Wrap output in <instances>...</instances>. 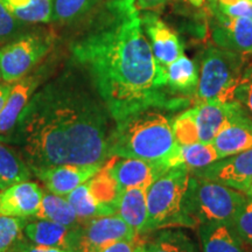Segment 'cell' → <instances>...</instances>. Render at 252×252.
I'll return each instance as SVG.
<instances>
[{"instance_id": "1", "label": "cell", "mask_w": 252, "mask_h": 252, "mask_svg": "<svg viewBox=\"0 0 252 252\" xmlns=\"http://www.w3.org/2000/svg\"><path fill=\"white\" fill-rule=\"evenodd\" d=\"M98 26L71 52L89 71L116 123L150 108L178 109L187 98L167 97L166 69L154 59L134 0H111Z\"/></svg>"}, {"instance_id": "2", "label": "cell", "mask_w": 252, "mask_h": 252, "mask_svg": "<svg viewBox=\"0 0 252 252\" xmlns=\"http://www.w3.org/2000/svg\"><path fill=\"white\" fill-rule=\"evenodd\" d=\"M14 130L31 171L65 163L96 165L110 158L105 115L74 94L42 93L32 98Z\"/></svg>"}, {"instance_id": "3", "label": "cell", "mask_w": 252, "mask_h": 252, "mask_svg": "<svg viewBox=\"0 0 252 252\" xmlns=\"http://www.w3.org/2000/svg\"><path fill=\"white\" fill-rule=\"evenodd\" d=\"M172 121L162 109L150 108L117 122L110 133V157L140 159L166 169L180 167V145L174 139Z\"/></svg>"}, {"instance_id": "4", "label": "cell", "mask_w": 252, "mask_h": 252, "mask_svg": "<svg viewBox=\"0 0 252 252\" xmlns=\"http://www.w3.org/2000/svg\"><path fill=\"white\" fill-rule=\"evenodd\" d=\"M247 197L236 189L190 174L182 204L188 228L207 222L231 223Z\"/></svg>"}, {"instance_id": "5", "label": "cell", "mask_w": 252, "mask_h": 252, "mask_svg": "<svg viewBox=\"0 0 252 252\" xmlns=\"http://www.w3.org/2000/svg\"><path fill=\"white\" fill-rule=\"evenodd\" d=\"M244 62L245 55L220 47L204 50L194 104L235 100V90L244 71Z\"/></svg>"}, {"instance_id": "6", "label": "cell", "mask_w": 252, "mask_h": 252, "mask_svg": "<svg viewBox=\"0 0 252 252\" xmlns=\"http://www.w3.org/2000/svg\"><path fill=\"white\" fill-rule=\"evenodd\" d=\"M190 172L185 167H174L162 173L147 188L146 232L167 226H188L185 219V193Z\"/></svg>"}, {"instance_id": "7", "label": "cell", "mask_w": 252, "mask_h": 252, "mask_svg": "<svg viewBox=\"0 0 252 252\" xmlns=\"http://www.w3.org/2000/svg\"><path fill=\"white\" fill-rule=\"evenodd\" d=\"M52 46L53 36L46 33H31L7 43L0 49V78L13 84L27 76Z\"/></svg>"}, {"instance_id": "8", "label": "cell", "mask_w": 252, "mask_h": 252, "mask_svg": "<svg viewBox=\"0 0 252 252\" xmlns=\"http://www.w3.org/2000/svg\"><path fill=\"white\" fill-rule=\"evenodd\" d=\"M138 236L118 214L94 217L75 229L74 252H96L113 242L132 241Z\"/></svg>"}, {"instance_id": "9", "label": "cell", "mask_w": 252, "mask_h": 252, "mask_svg": "<svg viewBox=\"0 0 252 252\" xmlns=\"http://www.w3.org/2000/svg\"><path fill=\"white\" fill-rule=\"evenodd\" d=\"M190 174L201 176L245 193L252 184V149L217 160Z\"/></svg>"}, {"instance_id": "10", "label": "cell", "mask_w": 252, "mask_h": 252, "mask_svg": "<svg viewBox=\"0 0 252 252\" xmlns=\"http://www.w3.org/2000/svg\"><path fill=\"white\" fill-rule=\"evenodd\" d=\"M104 166L109 169L121 191L135 187L149 188L157 178L168 171L156 163L118 156H111L106 159Z\"/></svg>"}, {"instance_id": "11", "label": "cell", "mask_w": 252, "mask_h": 252, "mask_svg": "<svg viewBox=\"0 0 252 252\" xmlns=\"http://www.w3.org/2000/svg\"><path fill=\"white\" fill-rule=\"evenodd\" d=\"M140 18L154 59L160 67L166 69L167 65L184 55V45L180 37L157 14L146 12Z\"/></svg>"}, {"instance_id": "12", "label": "cell", "mask_w": 252, "mask_h": 252, "mask_svg": "<svg viewBox=\"0 0 252 252\" xmlns=\"http://www.w3.org/2000/svg\"><path fill=\"white\" fill-rule=\"evenodd\" d=\"M198 127L200 141L213 143L223 128L244 111L238 102H203L191 108Z\"/></svg>"}, {"instance_id": "13", "label": "cell", "mask_w": 252, "mask_h": 252, "mask_svg": "<svg viewBox=\"0 0 252 252\" xmlns=\"http://www.w3.org/2000/svg\"><path fill=\"white\" fill-rule=\"evenodd\" d=\"M103 163L96 165H65L50 166L46 168L35 169L34 174L45 184L50 193L67 196L78 186L83 185L102 168Z\"/></svg>"}, {"instance_id": "14", "label": "cell", "mask_w": 252, "mask_h": 252, "mask_svg": "<svg viewBox=\"0 0 252 252\" xmlns=\"http://www.w3.org/2000/svg\"><path fill=\"white\" fill-rule=\"evenodd\" d=\"M215 17L212 28L215 45L245 56L252 54V18H231L217 11Z\"/></svg>"}, {"instance_id": "15", "label": "cell", "mask_w": 252, "mask_h": 252, "mask_svg": "<svg viewBox=\"0 0 252 252\" xmlns=\"http://www.w3.org/2000/svg\"><path fill=\"white\" fill-rule=\"evenodd\" d=\"M43 191L35 182L23 181L0 191V215L26 219L39 210Z\"/></svg>"}, {"instance_id": "16", "label": "cell", "mask_w": 252, "mask_h": 252, "mask_svg": "<svg viewBox=\"0 0 252 252\" xmlns=\"http://www.w3.org/2000/svg\"><path fill=\"white\" fill-rule=\"evenodd\" d=\"M41 77L33 74L25 76L12 86L4 109L0 112V140L13 133L19 119L33 97L34 91L39 87Z\"/></svg>"}, {"instance_id": "17", "label": "cell", "mask_w": 252, "mask_h": 252, "mask_svg": "<svg viewBox=\"0 0 252 252\" xmlns=\"http://www.w3.org/2000/svg\"><path fill=\"white\" fill-rule=\"evenodd\" d=\"M212 144L220 159L251 150L252 118L243 111L216 135Z\"/></svg>"}, {"instance_id": "18", "label": "cell", "mask_w": 252, "mask_h": 252, "mask_svg": "<svg viewBox=\"0 0 252 252\" xmlns=\"http://www.w3.org/2000/svg\"><path fill=\"white\" fill-rule=\"evenodd\" d=\"M197 228L202 252H248L230 223L207 222Z\"/></svg>"}, {"instance_id": "19", "label": "cell", "mask_w": 252, "mask_h": 252, "mask_svg": "<svg viewBox=\"0 0 252 252\" xmlns=\"http://www.w3.org/2000/svg\"><path fill=\"white\" fill-rule=\"evenodd\" d=\"M75 229L50 220H37L35 222L28 223L24 230L30 241L34 244L74 251Z\"/></svg>"}, {"instance_id": "20", "label": "cell", "mask_w": 252, "mask_h": 252, "mask_svg": "<svg viewBox=\"0 0 252 252\" xmlns=\"http://www.w3.org/2000/svg\"><path fill=\"white\" fill-rule=\"evenodd\" d=\"M147 188L135 187L121 191L117 202V214L135 230L138 235L146 234Z\"/></svg>"}, {"instance_id": "21", "label": "cell", "mask_w": 252, "mask_h": 252, "mask_svg": "<svg viewBox=\"0 0 252 252\" xmlns=\"http://www.w3.org/2000/svg\"><path fill=\"white\" fill-rule=\"evenodd\" d=\"M167 89L173 94L190 96L195 94L200 77V70L193 60L185 54L166 67Z\"/></svg>"}, {"instance_id": "22", "label": "cell", "mask_w": 252, "mask_h": 252, "mask_svg": "<svg viewBox=\"0 0 252 252\" xmlns=\"http://www.w3.org/2000/svg\"><path fill=\"white\" fill-rule=\"evenodd\" d=\"M87 182L94 201L102 208L104 215L117 214V202L121 190L104 163L102 168Z\"/></svg>"}, {"instance_id": "23", "label": "cell", "mask_w": 252, "mask_h": 252, "mask_svg": "<svg viewBox=\"0 0 252 252\" xmlns=\"http://www.w3.org/2000/svg\"><path fill=\"white\" fill-rule=\"evenodd\" d=\"M36 220H45L59 223L70 229L81 225L74 208L67 197L53 193L43 194L39 210L34 215Z\"/></svg>"}, {"instance_id": "24", "label": "cell", "mask_w": 252, "mask_h": 252, "mask_svg": "<svg viewBox=\"0 0 252 252\" xmlns=\"http://www.w3.org/2000/svg\"><path fill=\"white\" fill-rule=\"evenodd\" d=\"M31 167L13 149L0 140V191L31 179Z\"/></svg>"}, {"instance_id": "25", "label": "cell", "mask_w": 252, "mask_h": 252, "mask_svg": "<svg viewBox=\"0 0 252 252\" xmlns=\"http://www.w3.org/2000/svg\"><path fill=\"white\" fill-rule=\"evenodd\" d=\"M8 11L23 23L39 24L53 20L54 0H1Z\"/></svg>"}, {"instance_id": "26", "label": "cell", "mask_w": 252, "mask_h": 252, "mask_svg": "<svg viewBox=\"0 0 252 252\" xmlns=\"http://www.w3.org/2000/svg\"><path fill=\"white\" fill-rule=\"evenodd\" d=\"M139 252H197L194 242L181 230H166L141 243Z\"/></svg>"}, {"instance_id": "27", "label": "cell", "mask_w": 252, "mask_h": 252, "mask_svg": "<svg viewBox=\"0 0 252 252\" xmlns=\"http://www.w3.org/2000/svg\"><path fill=\"white\" fill-rule=\"evenodd\" d=\"M220 154L212 143H194L179 147V166L189 172L198 171L220 160Z\"/></svg>"}, {"instance_id": "28", "label": "cell", "mask_w": 252, "mask_h": 252, "mask_svg": "<svg viewBox=\"0 0 252 252\" xmlns=\"http://www.w3.org/2000/svg\"><path fill=\"white\" fill-rule=\"evenodd\" d=\"M65 197L68 198V201L74 208L81 224L94 219V217L105 216L102 208L94 201L89 186H88V182H84L83 185L78 186L76 189H74Z\"/></svg>"}, {"instance_id": "29", "label": "cell", "mask_w": 252, "mask_h": 252, "mask_svg": "<svg viewBox=\"0 0 252 252\" xmlns=\"http://www.w3.org/2000/svg\"><path fill=\"white\" fill-rule=\"evenodd\" d=\"M98 0H54L53 20L58 23H72L84 17L96 6Z\"/></svg>"}, {"instance_id": "30", "label": "cell", "mask_w": 252, "mask_h": 252, "mask_svg": "<svg viewBox=\"0 0 252 252\" xmlns=\"http://www.w3.org/2000/svg\"><path fill=\"white\" fill-rule=\"evenodd\" d=\"M172 128L176 144L180 145V146L200 141L198 127L196 122H195L191 108L180 113L178 117L173 118Z\"/></svg>"}, {"instance_id": "31", "label": "cell", "mask_w": 252, "mask_h": 252, "mask_svg": "<svg viewBox=\"0 0 252 252\" xmlns=\"http://www.w3.org/2000/svg\"><path fill=\"white\" fill-rule=\"evenodd\" d=\"M26 219L0 215V252H7L26 226Z\"/></svg>"}, {"instance_id": "32", "label": "cell", "mask_w": 252, "mask_h": 252, "mask_svg": "<svg viewBox=\"0 0 252 252\" xmlns=\"http://www.w3.org/2000/svg\"><path fill=\"white\" fill-rule=\"evenodd\" d=\"M230 224L243 243L252 247V197H247Z\"/></svg>"}, {"instance_id": "33", "label": "cell", "mask_w": 252, "mask_h": 252, "mask_svg": "<svg viewBox=\"0 0 252 252\" xmlns=\"http://www.w3.org/2000/svg\"><path fill=\"white\" fill-rule=\"evenodd\" d=\"M235 100L252 118V64L242 74L235 90Z\"/></svg>"}, {"instance_id": "34", "label": "cell", "mask_w": 252, "mask_h": 252, "mask_svg": "<svg viewBox=\"0 0 252 252\" xmlns=\"http://www.w3.org/2000/svg\"><path fill=\"white\" fill-rule=\"evenodd\" d=\"M21 23L23 21L18 20L0 0V42L13 36L21 26Z\"/></svg>"}, {"instance_id": "35", "label": "cell", "mask_w": 252, "mask_h": 252, "mask_svg": "<svg viewBox=\"0 0 252 252\" xmlns=\"http://www.w3.org/2000/svg\"><path fill=\"white\" fill-rule=\"evenodd\" d=\"M214 11L228 15L231 18H252V1L251 0H239L235 4L222 6L214 4Z\"/></svg>"}, {"instance_id": "36", "label": "cell", "mask_w": 252, "mask_h": 252, "mask_svg": "<svg viewBox=\"0 0 252 252\" xmlns=\"http://www.w3.org/2000/svg\"><path fill=\"white\" fill-rule=\"evenodd\" d=\"M140 241L138 237L132 241H118L105 245L96 252H139Z\"/></svg>"}, {"instance_id": "37", "label": "cell", "mask_w": 252, "mask_h": 252, "mask_svg": "<svg viewBox=\"0 0 252 252\" xmlns=\"http://www.w3.org/2000/svg\"><path fill=\"white\" fill-rule=\"evenodd\" d=\"M20 252H72L70 250H64L61 248H54V247H45V245H30V244H23L19 248Z\"/></svg>"}, {"instance_id": "38", "label": "cell", "mask_w": 252, "mask_h": 252, "mask_svg": "<svg viewBox=\"0 0 252 252\" xmlns=\"http://www.w3.org/2000/svg\"><path fill=\"white\" fill-rule=\"evenodd\" d=\"M134 1L139 9H153L167 4L171 0H134Z\"/></svg>"}, {"instance_id": "39", "label": "cell", "mask_w": 252, "mask_h": 252, "mask_svg": "<svg viewBox=\"0 0 252 252\" xmlns=\"http://www.w3.org/2000/svg\"><path fill=\"white\" fill-rule=\"evenodd\" d=\"M12 86H13V84L6 83V82H4V83H0V112H1L2 109H4L8 94L11 93Z\"/></svg>"}, {"instance_id": "40", "label": "cell", "mask_w": 252, "mask_h": 252, "mask_svg": "<svg viewBox=\"0 0 252 252\" xmlns=\"http://www.w3.org/2000/svg\"><path fill=\"white\" fill-rule=\"evenodd\" d=\"M214 4L216 5H222V6H229L235 4V2L239 1V0H213Z\"/></svg>"}, {"instance_id": "41", "label": "cell", "mask_w": 252, "mask_h": 252, "mask_svg": "<svg viewBox=\"0 0 252 252\" xmlns=\"http://www.w3.org/2000/svg\"><path fill=\"white\" fill-rule=\"evenodd\" d=\"M244 194L247 195V196H250V197H252V184L250 185V187H249V188L247 189V191H245Z\"/></svg>"}, {"instance_id": "42", "label": "cell", "mask_w": 252, "mask_h": 252, "mask_svg": "<svg viewBox=\"0 0 252 252\" xmlns=\"http://www.w3.org/2000/svg\"><path fill=\"white\" fill-rule=\"evenodd\" d=\"M251 1H252V0H251Z\"/></svg>"}, {"instance_id": "43", "label": "cell", "mask_w": 252, "mask_h": 252, "mask_svg": "<svg viewBox=\"0 0 252 252\" xmlns=\"http://www.w3.org/2000/svg\"><path fill=\"white\" fill-rule=\"evenodd\" d=\"M72 252H74V251H72Z\"/></svg>"}]
</instances>
